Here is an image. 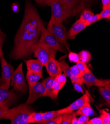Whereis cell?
I'll list each match as a JSON object with an SVG mask.
<instances>
[{
	"mask_svg": "<svg viewBox=\"0 0 110 124\" xmlns=\"http://www.w3.org/2000/svg\"><path fill=\"white\" fill-rule=\"evenodd\" d=\"M44 22L37 9L29 1L25 4L24 15L15 38L10 57L14 60L24 59L32 54V47L39 41Z\"/></svg>",
	"mask_w": 110,
	"mask_h": 124,
	"instance_id": "cell-1",
	"label": "cell"
},
{
	"mask_svg": "<svg viewBox=\"0 0 110 124\" xmlns=\"http://www.w3.org/2000/svg\"><path fill=\"white\" fill-rule=\"evenodd\" d=\"M33 111L31 106L24 103L12 109H8L4 114L2 119L10 120L11 124H28L29 115Z\"/></svg>",
	"mask_w": 110,
	"mask_h": 124,
	"instance_id": "cell-2",
	"label": "cell"
},
{
	"mask_svg": "<svg viewBox=\"0 0 110 124\" xmlns=\"http://www.w3.org/2000/svg\"><path fill=\"white\" fill-rule=\"evenodd\" d=\"M46 29L55 37L61 44L66 48L68 52H71L68 42V39L67 38L66 28L62 23L58 22L52 15Z\"/></svg>",
	"mask_w": 110,
	"mask_h": 124,
	"instance_id": "cell-3",
	"label": "cell"
},
{
	"mask_svg": "<svg viewBox=\"0 0 110 124\" xmlns=\"http://www.w3.org/2000/svg\"><path fill=\"white\" fill-rule=\"evenodd\" d=\"M31 52L45 67L49 61L55 58L57 51L45 44L38 43L32 47Z\"/></svg>",
	"mask_w": 110,
	"mask_h": 124,
	"instance_id": "cell-4",
	"label": "cell"
},
{
	"mask_svg": "<svg viewBox=\"0 0 110 124\" xmlns=\"http://www.w3.org/2000/svg\"><path fill=\"white\" fill-rule=\"evenodd\" d=\"M51 15L60 23H62L71 16V12L63 0H52L50 6Z\"/></svg>",
	"mask_w": 110,
	"mask_h": 124,
	"instance_id": "cell-5",
	"label": "cell"
},
{
	"mask_svg": "<svg viewBox=\"0 0 110 124\" xmlns=\"http://www.w3.org/2000/svg\"><path fill=\"white\" fill-rule=\"evenodd\" d=\"M10 85L13 86L14 91L26 93L28 85L23 72L22 63L14 72L11 78Z\"/></svg>",
	"mask_w": 110,
	"mask_h": 124,
	"instance_id": "cell-6",
	"label": "cell"
},
{
	"mask_svg": "<svg viewBox=\"0 0 110 124\" xmlns=\"http://www.w3.org/2000/svg\"><path fill=\"white\" fill-rule=\"evenodd\" d=\"M38 43L45 44L56 49L57 51H60L64 53H66L67 52L64 46L61 44L55 37L47 30L45 27L44 25L42 27L41 34Z\"/></svg>",
	"mask_w": 110,
	"mask_h": 124,
	"instance_id": "cell-7",
	"label": "cell"
},
{
	"mask_svg": "<svg viewBox=\"0 0 110 124\" xmlns=\"http://www.w3.org/2000/svg\"><path fill=\"white\" fill-rule=\"evenodd\" d=\"M2 66V74L0 78V87L8 89L10 86L11 78L14 72V67L9 64L4 57L0 59Z\"/></svg>",
	"mask_w": 110,
	"mask_h": 124,
	"instance_id": "cell-8",
	"label": "cell"
},
{
	"mask_svg": "<svg viewBox=\"0 0 110 124\" xmlns=\"http://www.w3.org/2000/svg\"><path fill=\"white\" fill-rule=\"evenodd\" d=\"M28 86L29 96L26 104H33L39 98L47 96L46 90L42 83L36 82L33 84L28 85Z\"/></svg>",
	"mask_w": 110,
	"mask_h": 124,
	"instance_id": "cell-9",
	"label": "cell"
},
{
	"mask_svg": "<svg viewBox=\"0 0 110 124\" xmlns=\"http://www.w3.org/2000/svg\"><path fill=\"white\" fill-rule=\"evenodd\" d=\"M82 83L88 86L95 85L98 87H104L110 90V80H99L93 75L91 70L83 74L80 78Z\"/></svg>",
	"mask_w": 110,
	"mask_h": 124,
	"instance_id": "cell-10",
	"label": "cell"
},
{
	"mask_svg": "<svg viewBox=\"0 0 110 124\" xmlns=\"http://www.w3.org/2000/svg\"><path fill=\"white\" fill-rule=\"evenodd\" d=\"M90 100L89 98V94L88 92H86L85 93L83 94L81 97L79 98L78 100H76L74 102H73L69 106L58 110V112L59 115H62L65 113H72L75 110H78L82 106H83L85 103L90 102Z\"/></svg>",
	"mask_w": 110,
	"mask_h": 124,
	"instance_id": "cell-11",
	"label": "cell"
},
{
	"mask_svg": "<svg viewBox=\"0 0 110 124\" xmlns=\"http://www.w3.org/2000/svg\"><path fill=\"white\" fill-rule=\"evenodd\" d=\"M70 10L72 16H75L85 7V0H63Z\"/></svg>",
	"mask_w": 110,
	"mask_h": 124,
	"instance_id": "cell-12",
	"label": "cell"
},
{
	"mask_svg": "<svg viewBox=\"0 0 110 124\" xmlns=\"http://www.w3.org/2000/svg\"><path fill=\"white\" fill-rule=\"evenodd\" d=\"M16 100L17 96L13 91L0 87V103L8 105L14 102Z\"/></svg>",
	"mask_w": 110,
	"mask_h": 124,
	"instance_id": "cell-13",
	"label": "cell"
},
{
	"mask_svg": "<svg viewBox=\"0 0 110 124\" xmlns=\"http://www.w3.org/2000/svg\"><path fill=\"white\" fill-rule=\"evenodd\" d=\"M47 72L50 77L55 78L58 75L62 73V70L58 61L54 59H52L46 65L45 67Z\"/></svg>",
	"mask_w": 110,
	"mask_h": 124,
	"instance_id": "cell-14",
	"label": "cell"
},
{
	"mask_svg": "<svg viewBox=\"0 0 110 124\" xmlns=\"http://www.w3.org/2000/svg\"><path fill=\"white\" fill-rule=\"evenodd\" d=\"M65 57L66 56L63 57L61 59H59V60H58L59 63L61 67L62 72H64V74L66 75V76H68L70 78V79L71 80V82H72L73 84L74 83H77L80 84V85H82L83 83L81 78L73 75L70 67H69L66 62L65 61Z\"/></svg>",
	"mask_w": 110,
	"mask_h": 124,
	"instance_id": "cell-15",
	"label": "cell"
},
{
	"mask_svg": "<svg viewBox=\"0 0 110 124\" xmlns=\"http://www.w3.org/2000/svg\"><path fill=\"white\" fill-rule=\"evenodd\" d=\"M87 26L84 23L79 19L73 25L70 30L67 32V38L69 39H75L76 36L83 30Z\"/></svg>",
	"mask_w": 110,
	"mask_h": 124,
	"instance_id": "cell-16",
	"label": "cell"
},
{
	"mask_svg": "<svg viewBox=\"0 0 110 124\" xmlns=\"http://www.w3.org/2000/svg\"><path fill=\"white\" fill-rule=\"evenodd\" d=\"M27 71L42 73L44 65L38 59H30L25 61Z\"/></svg>",
	"mask_w": 110,
	"mask_h": 124,
	"instance_id": "cell-17",
	"label": "cell"
},
{
	"mask_svg": "<svg viewBox=\"0 0 110 124\" xmlns=\"http://www.w3.org/2000/svg\"><path fill=\"white\" fill-rule=\"evenodd\" d=\"M75 116L79 115H86L88 116H94L96 113L92 108L90 102L85 103L83 106L81 107L76 112H73Z\"/></svg>",
	"mask_w": 110,
	"mask_h": 124,
	"instance_id": "cell-18",
	"label": "cell"
},
{
	"mask_svg": "<svg viewBox=\"0 0 110 124\" xmlns=\"http://www.w3.org/2000/svg\"><path fill=\"white\" fill-rule=\"evenodd\" d=\"M54 78L50 77L44 80L42 83L44 86L47 93V96L50 97L52 100H54L53 94V85Z\"/></svg>",
	"mask_w": 110,
	"mask_h": 124,
	"instance_id": "cell-19",
	"label": "cell"
},
{
	"mask_svg": "<svg viewBox=\"0 0 110 124\" xmlns=\"http://www.w3.org/2000/svg\"><path fill=\"white\" fill-rule=\"evenodd\" d=\"M43 78V72H36L31 71H27L26 74V79L28 85L33 84L38 82L39 80Z\"/></svg>",
	"mask_w": 110,
	"mask_h": 124,
	"instance_id": "cell-20",
	"label": "cell"
},
{
	"mask_svg": "<svg viewBox=\"0 0 110 124\" xmlns=\"http://www.w3.org/2000/svg\"><path fill=\"white\" fill-rule=\"evenodd\" d=\"M43 112L37 113L33 111L29 115L28 124L31 123L41 124L43 121Z\"/></svg>",
	"mask_w": 110,
	"mask_h": 124,
	"instance_id": "cell-21",
	"label": "cell"
},
{
	"mask_svg": "<svg viewBox=\"0 0 110 124\" xmlns=\"http://www.w3.org/2000/svg\"><path fill=\"white\" fill-rule=\"evenodd\" d=\"M80 60L84 62L85 63H88L91 60L92 56L89 51L83 50L78 54Z\"/></svg>",
	"mask_w": 110,
	"mask_h": 124,
	"instance_id": "cell-22",
	"label": "cell"
},
{
	"mask_svg": "<svg viewBox=\"0 0 110 124\" xmlns=\"http://www.w3.org/2000/svg\"><path fill=\"white\" fill-rule=\"evenodd\" d=\"M99 91L103 98L110 106V90L107 89L104 87H99Z\"/></svg>",
	"mask_w": 110,
	"mask_h": 124,
	"instance_id": "cell-23",
	"label": "cell"
},
{
	"mask_svg": "<svg viewBox=\"0 0 110 124\" xmlns=\"http://www.w3.org/2000/svg\"><path fill=\"white\" fill-rule=\"evenodd\" d=\"M93 15H94L93 12H92L89 9H84L82 13L80 16L79 20L81 22L85 23L89 19H90V18Z\"/></svg>",
	"mask_w": 110,
	"mask_h": 124,
	"instance_id": "cell-24",
	"label": "cell"
},
{
	"mask_svg": "<svg viewBox=\"0 0 110 124\" xmlns=\"http://www.w3.org/2000/svg\"><path fill=\"white\" fill-rule=\"evenodd\" d=\"M58 115H59L58 110L56 111H51L44 112L43 114V121L40 124H41V123L44 121L54 118Z\"/></svg>",
	"mask_w": 110,
	"mask_h": 124,
	"instance_id": "cell-25",
	"label": "cell"
},
{
	"mask_svg": "<svg viewBox=\"0 0 110 124\" xmlns=\"http://www.w3.org/2000/svg\"><path fill=\"white\" fill-rule=\"evenodd\" d=\"M103 124H110V114L105 110L102 109L100 111V116Z\"/></svg>",
	"mask_w": 110,
	"mask_h": 124,
	"instance_id": "cell-26",
	"label": "cell"
},
{
	"mask_svg": "<svg viewBox=\"0 0 110 124\" xmlns=\"http://www.w3.org/2000/svg\"><path fill=\"white\" fill-rule=\"evenodd\" d=\"M77 63V66L79 69L80 70V72L82 74V75H83V74L88 72L90 71V70L88 68L87 63L84 62H82L81 60H79Z\"/></svg>",
	"mask_w": 110,
	"mask_h": 124,
	"instance_id": "cell-27",
	"label": "cell"
},
{
	"mask_svg": "<svg viewBox=\"0 0 110 124\" xmlns=\"http://www.w3.org/2000/svg\"><path fill=\"white\" fill-rule=\"evenodd\" d=\"M74 116L73 112L62 114V120L60 124H71L72 119Z\"/></svg>",
	"mask_w": 110,
	"mask_h": 124,
	"instance_id": "cell-28",
	"label": "cell"
},
{
	"mask_svg": "<svg viewBox=\"0 0 110 124\" xmlns=\"http://www.w3.org/2000/svg\"><path fill=\"white\" fill-rule=\"evenodd\" d=\"M62 120V115H59L54 118L44 121L41 124H60Z\"/></svg>",
	"mask_w": 110,
	"mask_h": 124,
	"instance_id": "cell-29",
	"label": "cell"
},
{
	"mask_svg": "<svg viewBox=\"0 0 110 124\" xmlns=\"http://www.w3.org/2000/svg\"><path fill=\"white\" fill-rule=\"evenodd\" d=\"M62 89L58 81L54 79L53 85V94L54 100H56L60 90Z\"/></svg>",
	"mask_w": 110,
	"mask_h": 124,
	"instance_id": "cell-30",
	"label": "cell"
},
{
	"mask_svg": "<svg viewBox=\"0 0 110 124\" xmlns=\"http://www.w3.org/2000/svg\"><path fill=\"white\" fill-rule=\"evenodd\" d=\"M101 19H100V16H99V14H96V15H94L93 16H92L90 18V19H89L87 21L85 22L84 23L86 25V26L88 27L89 25H90L98 21L99 20H100Z\"/></svg>",
	"mask_w": 110,
	"mask_h": 124,
	"instance_id": "cell-31",
	"label": "cell"
},
{
	"mask_svg": "<svg viewBox=\"0 0 110 124\" xmlns=\"http://www.w3.org/2000/svg\"><path fill=\"white\" fill-rule=\"evenodd\" d=\"M67 76L64 74H61L60 75H58L56 77H55L54 79H56L58 82L59 83L61 87L62 88H63V86L65 85L66 82H67Z\"/></svg>",
	"mask_w": 110,
	"mask_h": 124,
	"instance_id": "cell-32",
	"label": "cell"
},
{
	"mask_svg": "<svg viewBox=\"0 0 110 124\" xmlns=\"http://www.w3.org/2000/svg\"><path fill=\"white\" fill-rule=\"evenodd\" d=\"M99 14L100 19H107L110 20V8H108L105 9H102V10Z\"/></svg>",
	"mask_w": 110,
	"mask_h": 124,
	"instance_id": "cell-33",
	"label": "cell"
},
{
	"mask_svg": "<svg viewBox=\"0 0 110 124\" xmlns=\"http://www.w3.org/2000/svg\"><path fill=\"white\" fill-rule=\"evenodd\" d=\"M6 35L2 32L0 28V59L3 57V45L5 41Z\"/></svg>",
	"mask_w": 110,
	"mask_h": 124,
	"instance_id": "cell-34",
	"label": "cell"
},
{
	"mask_svg": "<svg viewBox=\"0 0 110 124\" xmlns=\"http://www.w3.org/2000/svg\"><path fill=\"white\" fill-rule=\"evenodd\" d=\"M68 58L71 62L77 63L80 60L79 54L74 52H70L68 54Z\"/></svg>",
	"mask_w": 110,
	"mask_h": 124,
	"instance_id": "cell-35",
	"label": "cell"
},
{
	"mask_svg": "<svg viewBox=\"0 0 110 124\" xmlns=\"http://www.w3.org/2000/svg\"><path fill=\"white\" fill-rule=\"evenodd\" d=\"M72 73L73 74V76H74L75 77H77L78 78H81V76L82 75L81 72H80V70L78 68L77 65H75L74 66H73L72 67H70Z\"/></svg>",
	"mask_w": 110,
	"mask_h": 124,
	"instance_id": "cell-36",
	"label": "cell"
},
{
	"mask_svg": "<svg viewBox=\"0 0 110 124\" xmlns=\"http://www.w3.org/2000/svg\"><path fill=\"white\" fill-rule=\"evenodd\" d=\"M80 117L78 118L79 124H88L89 121V116L86 115H80Z\"/></svg>",
	"mask_w": 110,
	"mask_h": 124,
	"instance_id": "cell-37",
	"label": "cell"
},
{
	"mask_svg": "<svg viewBox=\"0 0 110 124\" xmlns=\"http://www.w3.org/2000/svg\"><path fill=\"white\" fill-rule=\"evenodd\" d=\"M8 109V105L0 103V119H2L4 114Z\"/></svg>",
	"mask_w": 110,
	"mask_h": 124,
	"instance_id": "cell-38",
	"label": "cell"
},
{
	"mask_svg": "<svg viewBox=\"0 0 110 124\" xmlns=\"http://www.w3.org/2000/svg\"><path fill=\"white\" fill-rule=\"evenodd\" d=\"M88 124H103V122L100 117H95L89 120Z\"/></svg>",
	"mask_w": 110,
	"mask_h": 124,
	"instance_id": "cell-39",
	"label": "cell"
},
{
	"mask_svg": "<svg viewBox=\"0 0 110 124\" xmlns=\"http://www.w3.org/2000/svg\"><path fill=\"white\" fill-rule=\"evenodd\" d=\"M35 2L38 4L43 6H50L52 0H35Z\"/></svg>",
	"mask_w": 110,
	"mask_h": 124,
	"instance_id": "cell-40",
	"label": "cell"
},
{
	"mask_svg": "<svg viewBox=\"0 0 110 124\" xmlns=\"http://www.w3.org/2000/svg\"><path fill=\"white\" fill-rule=\"evenodd\" d=\"M73 85H74V89L77 91L79 93H83V90L82 88V87L81 86V85H80V84L77 83H73Z\"/></svg>",
	"mask_w": 110,
	"mask_h": 124,
	"instance_id": "cell-41",
	"label": "cell"
},
{
	"mask_svg": "<svg viewBox=\"0 0 110 124\" xmlns=\"http://www.w3.org/2000/svg\"><path fill=\"white\" fill-rule=\"evenodd\" d=\"M102 9L110 8V0H101Z\"/></svg>",
	"mask_w": 110,
	"mask_h": 124,
	"instance_id": "cell-42",
	"label": "cell"
},
{
	"mask_svg": "<svg viewBox=\"0 0 110 124\" xmlns=\"http://www.w3.org/2000/svg\"><path fill=\"white\" fill-rule=\"evenodd\" d=\"M71 124H79L78 120V118L76 117V116H74L72 118Z\"/></svg>",
	"mask_w": 110,
	"mask_h": 124,
	"instance_id": "cell-43",
	"label": "cell"
}]
</instances>
